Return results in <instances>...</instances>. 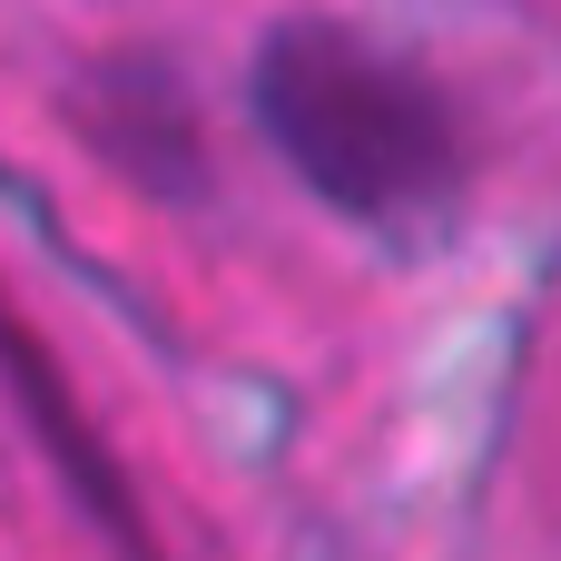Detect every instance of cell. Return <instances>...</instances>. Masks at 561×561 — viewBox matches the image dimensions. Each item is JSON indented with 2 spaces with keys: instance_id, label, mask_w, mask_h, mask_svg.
I'll list each match as a JSON object with an SVG mask.
<instances>
[{
  "instance_id": "1",
  "label": "cell",
  "mask_w": 561,
  "mask_h": 561,
  "mask_svg": "<svg viewBox=\"0 0 561 561\" xmlns=\"http://www.w3.org/2000/svg\"><path fill=\"white\" fill-rule=\"evenodd\" d=\"M256 118L286 148V168L365 227H424L463 197L473 148H463L454 99L414 59L335 20H286L256 49Z\"/></svg>"
}]
</instances>
